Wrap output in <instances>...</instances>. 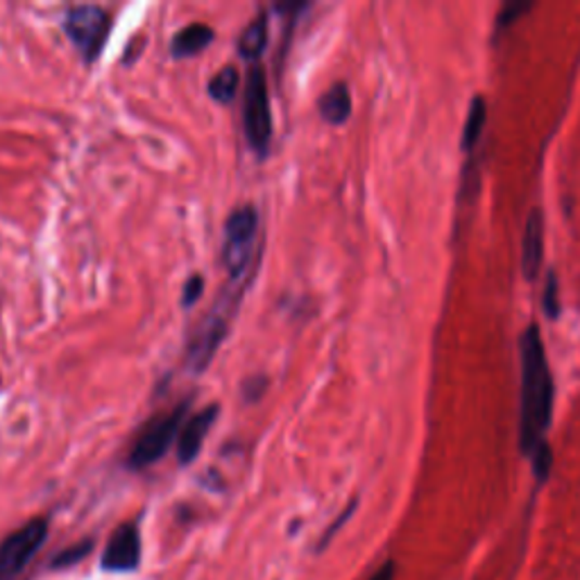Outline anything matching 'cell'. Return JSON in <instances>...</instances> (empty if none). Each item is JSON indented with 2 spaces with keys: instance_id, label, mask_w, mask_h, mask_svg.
Masks as SVG:
<instances>
[{
  "instance_id": "1",
  "label": "cell",
  "mask_w": 580,
  "mask_h": 580,
  "mask_svg": "<svg viewBox=\"0 0 580 580\" xmlns=\"http://www.w3.org/2000/svg\"><path fill=\"white\" fill-rule=\"evenodd\" d=\"M553 379L546 363V351L540 330L533 324L521 336V415L519 440L521 451L531 453L551 424Z\"/></svg>"
},
{
  "instance_id": "2",
  "label": "cell",
  "mask_w": 580,
  "mask_h": 580,
  "mask_svg": "<svg viewBox=\"0 0 580 580\" xmlns=\"http://www.w3.org/2000/svg\"><path fill=\"white\" fill-rule=\"evenodd\" d=\"M243 130L249 147L255 150L259 157H266L272 139V107L266 73L259 66H252L245 80Z\"/></svg>"
},
{
  "instance_id": "3",
  "label": "cell",
  "mask_w": 580,
  "mask_h": 580,
  "mask_svg": "<svg viewBox=\"0 0 580 580\" xmlns=\"http://www.w3.org/2000/svg\"><path fill=\"white\" fill-rule=\"evenodd\" d=\"M186 409H189V403L184 401L175 411L153 420L143 428L137 442H134V447H132V451H130V456H128L130 469H145L150 465L159 463L166 456L172 442L180 438L184 417H186Z\"/></svg>"
},
{
  "instance_id": "4",
  "label": "cell",
  "mask_w": 580,
  "mask_h": 580,
  "mask_svg": "<svg viewBox=\"0 0 580 580\" xmlns=\"http://www.w3.org/2000/svg\"><path fill=\"white\" fill-rule=\"evenodd\" d=\"M259 232V214L255 207H239L230 214L224 222V245H222V261L232 280L245 276L252 252H255V241Z\"/></svg>"
},
{
  "instance_id": "5",
  "label": "cell",
  "mask_w": 580,
  "mask_h": 580,
  "mask_svg": "<svg viewBox=\"0 0 580 580\" xmlns=\"http://www.w3.org/2000/svg\"><path fill=\"white\" fill-rule=\"evenodd\" d=\"M64 30L73 46L80 50L82 60L91 64L103 53L112 30V18L98 5H78L66 12Z\"/></svg>"
},
{
  "instance_id": "6",
  "label": "cell",
  "mask_w": 580,
  "mask_h": 580,
  "mask_svg": "<svg viewBox=\"0 0 580 580\" xmlns=\"http://www.w3.org/2000/svg\"><path fill=\"white\" fill-rule=\"evenodd\" d=\"M48 538V521L35 517L0 542V580H14L33 563Z\"/></svg>"
},
{
  "instance_id": "7",
  "label": "cell",
  "mask_w": 580,
  "mask_h": 580,
  "mask_svg": "<svg viewBox=\"0 0 580 580\" xmlns=\"http://www.w3.org/2000/svg\"><path fill=\"white\" fill-rule=\"evenodd\" d=\"M141 551L143 546H141L139 526L128 521L118 526L112 533V538L107 540L100 565H103V569L109 573L137 571L141 567Z\"/></svg>"
},
{
  "instance_id": "8",
  "label": "cell",
  "mask_w": 580,
  "mask_h": 580,
  "mask_svg": "<svg viewBox=\"0 0 580 580\" xmlns=\"http://www.w3.org/2000/svg\"><path fill=\"white\" fill-rule=\"evenodd\" d=\"M224 336H227V318H224V309H220L199 324V330L189 343V365L197 372L205 370L211 363Z\"/></svg>"
},
{
  "instance_id": "9",
  "label": "cell",
  "mask_w": 580,
  "mask_h": 580,
  "mask_svg": "<svg viewBox=\"0 0 580 580\" xmlns=\"http://www.w3.org/2000/svg\"><path fill=\"white\" fill-rule=\"evenodd\" d=\"M218 413H220V407L218 403H214V407H207V409H202L199 413H195L182 426L180 438H178V461L182 465H189L197 459V453H199L202 444H205L207 434L211 431V426L218 420Z\"/></svg>"
},
{
  "instance_id": "10",
  "label": "cell",
  "mask_w": 580,
  "mask_h": 580,
  "mask_svg": "<svg viewBox=\"0 0 580 580\" xmlns=\"http://www.w3.org/2000/svg\"><path fill=\"white\" fill-rule=\"evenodd\" d=\"M544 255V218L536 209L531 218L526 220L524 243H521V270L528 280H536Z\"/></svg>"
},
{
  "instance_id": "11",
  "label": "cell",
  "mask_w": 580,
  "mask_h": 580,
  "mask_svg": "<svg viewBox=\"0 0 580 580\" xmlns=\"http://www.w3.org/2000/svg\"><path fill=\"white\" fill-rule=\"evenodd\" d=\"M214 41V30L205 23H191L184 30L172 37L170 43V55L175 60H184L202 53L209 43Z\"/></svg>"
},
{
  "instance_id": "12",
  "label": "cell",
  "mask_w": 580,
  "mask_h": 580,
  "mask_svg": "<svg viewBox=\"0 0 580 580\" xmlns=\"http://www.w3.org/2000/svg\"><path fill=\"white\" fill-rule=\"evenodd\" d=\"M318 109L326 123L343 125L351 116V93H349L347 85H343V82L334 85L320 98Z\"/></svg>"
},
{
  "instance_id": "13",
  "label": "cell",
  "mask_w": 580,
  "mask_h": 580,
  "mask_svg": "<svg viewBox=\"0 0 580 580\" xmlns=\"http://www.w3.org/2000/svg\"><path fill=\"white\" fill-rule=\"evenodd\" d=\"M266 46H268V16L261 14L243 30L239 39V53L243 60L255 62L263 55Z\"/></svg>"
},
{
  "instance_id": "14",
  "label": "cell",
  "mask_w": 580,
  "mask_h": 580,
  "mask_svg": "<svg viewBox=\"0 0 580 580\" xmlns=\"http://www.w3.org/2000/svg\"><path fill=\"white\" fill-rule=\"evenodd\" d=\"M486 120H488V105H486V98L484 95H476L472 103H469V112H467V120H465V128H463V150H474L478 139L484 134L486 128Z\"/></svg>"
},
{
  "instance_id": "15",
  "label": "cell",
  "mask_w": 580,
  "mask_h": 580,
  "mask_svg": "<svg viewBox=\"0 0 580 580\" xmlns=\"http://www.w3.org/2000/svg\"><path fill=\"white\" fill-rule=\"evenodd\" d=\"M239 85H241V78H239L236 68L227 66V68H222L220 73L214 75L209 87H207V91L216 100V103H230V100L239 91Z\"/></svg>"
},
{
  "instance_id": "16",
  "label": "cell",
  "mask_w": 580,
  "mask_h": 580,
  "mask_svg": "<svg viewBox=\"0 0 580 580\" xmlns=\"http://www.w3.org/2000/svg\"><path fill=\"white\" fill-rule=\"evenodd\" d=\"M91 549H93V540H85V542H78V544L60 551L57 556L53 558V569H66V567L78 565L80 560H85L89 556Z\"/></svg>"
},
{
  "instance_id": "17",
  "label": "cell",
  "mask_w": 580,
  "mask_h": 580,
  "mask_svg": "<svg viewBox=\"0 0 580 580\" xmlns=\"http://www.w3.org/2000/svg\"><path fill=\"white\" fill-rule=\"evenodd\" d=\"M542 307H544L546 318H551V320H556L560 315V297H558V276H556V272H549V276H546Z\"/></svg>"
},
{
  "instance_id": "18",
  "label": "cell",
  "mask_w": 580,
  "mask_h": 580,
  "mask_svg": "<svg viewBox=\"0 0 580 580\" xmlns=\"http://www.w3.org/2000/svg\"><path fill=\"white\" fill-rule=\"evenodd\" d=\"M528 456H531V461H533V472L538 476V481H546L551 465H553V453H551L549 442L542 440L531 453H528Z\"/></svg>"
},
{
  "instance_id": "19",
  "label": "cell",
  "mask_w": 580,
  "mask_h": 580,
  "mask_svg": "<svg viewBox=\"0 0 580 580\" xmlns=\"http://www.w3.org/2000/svg\"><path fill=\"white\" fill-rule=\"evenodd\" d=\"M526 12H531V3H508L506 8L501 10L497 25L499 28H508V25H513Z\"/></svg>"
},
{
  "instance_id": "20",
  "label": "cell",
  "mask_w": 580,
  "mask_h": 580,
  "mask_svg": "<svg viewBox=\"0 0 580 580\" xmlns=\"http://www.w3.org/2000/svg\"><path fill=\"white\" fill-rule=\"evenodd\" d=\"M205 293V280H202L199 274H193L191 280L184 284V293H182V305L184 307H193L195 301Z\"/></svg>"
},
{
  "instance_id": "21",
  "label": "cell",
  "mask_w": 580,
  "mask_h": 580,
  "mask_svg": "<svg viewBox=\"0 0 580 580\" xmlns=\"http://www.w3.org/2000/svg\"><path fill=\"white\" fill-rule=\"evenodd\" d=\"M395 573H397V567L392 560H388L386 565H382L379 569H376L368 580H395Z\"/></svg>"
}]
</instances>
